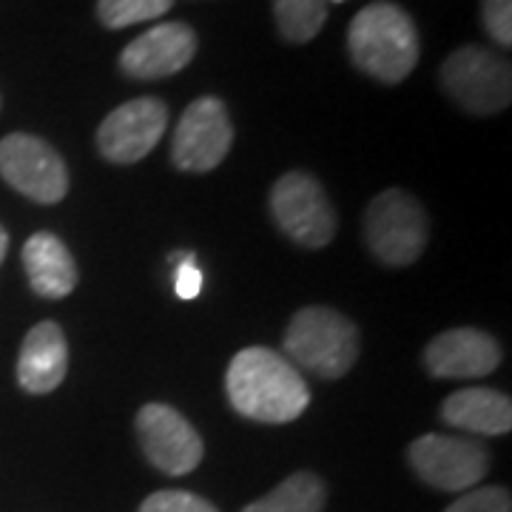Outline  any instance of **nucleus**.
<instances>
[{"label":"nucleus","mask_w":512,"mask_h":512,"mask_svg":"<svg viewBox=\"0 0 512 512\" xmlns=\"http://www.w3.org/2000/svg\"><path fill=\"white\" fill-rule=\"evenodd\" d=\"M274 18L288 43H308L328 20V0H274Z\"/></svg>","instance_id":"nucleus-18"},{"label":"nucleus","mask_w":512,"mask_h":512,"mask_svg":"<svg viewBox=\"0 0 512 512\" xmlns=\"http://www.w3.org/2000/svg\"><path fill=\"white\" fill-rule=\"evenodd\" d=\"M234 126L220 97H200L183 111L171 140V160L180 171L205 174L228 157Z\"/></svg>","instance_id":"nucleus-9"},{"label":"nucleus","mask_w":512,"mask_h":512,"mask_svg":"<svg viewBox=\"0 0 512 512\" xmlns=\"http://www.w3.org/2000/svg\"><path fill=\"white\" fill-rule=\"evenodd\" d=\"M6 251H9V234H6L3 225H0V265H3V259H6Z\"/></svg>","instance_id":"nucleus-24"},{"label":"nucleus","mask_w":512,"mask_h":512,"mask_svg":"<svg viewBox=\"0 0 512 512\" xmlns=\"http://www.w3.org/2000/svg\"><path fill=\"white\" fill-rule=\"evenodd\" d=\"M0 177L40 205H55L69 191L66 163L46 140L32 134H9L0 140Z\"/></svg>","instance_id":"nucleus-8"},{"label":"nucleus","mask_w":512,"mask_h":512,"mask_svg":"<svg viewBox=\"0 0 512 512\" xmlns=\"http://www.w3.org/2000/svg\"><path fill=\"white\" fill-rule=\"evenodd\" d=\"M416 476L444 493H467L490 470V450L476 439L427 433L407 450Z\"/></svg>","instance_id":"nucleus-6"},{"label":"nucleus","mask_w":512,"mask_h":512,"mask_svg":"<svg viewBox=\"0 0 512 512\" xmlns=\"http://www.w3.org/2000/svg\"><path fill=\"white\" fill-rule=\"evenodd\" d=\"M23 268L29 285L43 299H63L77 288V265L63 239L37 231L23 245Z\"/></svg>","instance_id":"nucleus-15"},{"label":"nucleus","mask_w":512,"mask_h":512,"mask_svg":"<svg viewBox=\"0 0 512 512\" xmlns=\"http://www.w3.org/2000/svg\"><path fill=\"white\" fill-rule=\"evenodd\" d=\"M441 83L456 106L476 117L498 114L512 100L510 63L481 46H461L447 57Z\"/></svg>","instance_id":"nucleus-4"},{"label":"nucleus","mask_w":512,"mask_h":512,"mask_svg":"<svg viewBox=\"0 0 512 512\" xmlns=\"http://www.w3.org/2000/svg\"><path fill=\"white\" fill-rule=\"evenodd\" d=\"M285 356L319 379H342L359 359V330L348 316L330 308H305L285 333Z\"/></svg>","instance_id":"nucleus-3"},{"label":"nucleus","mask_w":512,"mask_h":512,"mask_svg":"<svg viewBox=\"0 0 512 512\" xmlns=\"http://www.w3.org/2000/svg\"><path fill=\"white\" fill-rule=\"evenodd\" d=\"M171 265H174V291L180 299H197L202 291V271L197 265V254L191 251H177L171 256Z\"/></svg>","instance_id":"nucleus-23"},{"label":"nucleus","mask_w":512,"mask_h":512,"mask_svg":"<svg viewBox=\"0 0 512 512\" xmlns=\"http://www.w3.org/2000/svg\"><path fill=\"white\" fill-rule=\"evenodd\" d=\"M174 0H97V18L106 29H128L134 23L160 20Z\"/></svg>","instance_id":"nucleus-19"},{"label":"nucleus","mask_w":512,"mask_h":512,"mask_svg":"<svg viewBox=\"0 0 512 512\" xmlns=\"http://www.w3.org/2000/svg\"><path fill=\"white\" fill-rule=\"evenodd\" d=\"M325 481L313 473H293L259 501L242 512H322L325 510Z\"/></svg>","instance_id":"nucleus-17"},{"label":"nucleus","mask_w":512,"mask_h":512,"mask_svg":"<svg viewBox=\"0 0 512 512\" xmlns=\"http://www.w3.org/2000/svg\"><path fill=\"white\" fill-rule=\"evenodd\" d=\"M140 512H220L211 501L185 490H160L148 495Z\"/></svg>","instance_id":"nucleus-20"},{"label":"nucleus","mask_w":512,"mask_h":512,"mask_svg":"<svg viewBox=\"0 0 512 512\" xmlns=\"http://www.w3.org/2000/svg\"><path fill=\"white\" fill-rule=\"evenodd\" d=\"M271 214L276 225L305 248H325L336 234V214L325 188L305 171L279 177L271 191Z\"/></svg>","instance_id":"nucleus-7"},{"label":"nucleus","mask_w":512,"mask_h":512,"mask_svg":"<svg viewBox=\"0 0 512 512\" xmlns=\"http://www.w3.org/2000/svg\"><path fill=\"white\" fill-rule=\"evenodd\" d=\"M168 126V109L157 97H137L114 109L97 128L100 154L117 165L143 160L160 143Z\"/></svg>","instance_id":"nucleus-11"},{"label":"nucleus","mask_w":512,"mask_h":512,"mask_svg":"<svg viewBox=\"0 0 512 512\" xmlns=\"http://www.w3.org/2000/svg\"><path fill=\"white\" fill-rule=\"evenodd\" d=\"M481 20L498 46H512V0H481Z\"/></svg>","instance_id":"nucleus-22"},{"label":"nucleus","mask_w":512,"mask_h":512,"mask_svg":"<svg viewBox=\"0 0 512 512\" xmlns=\"http://www.w3.org/2000/svg\"><path fill=\"white\" fill-rule=\"evenodd\" d=\"M348 49L359 72L393 86L419 63V32L402 6L376 0L350 23Z\"/></svg>","instance_id":"nucleus-2"},{"label":"nucleus","mask_w":512,"mask_h":512,"mask_svg":"<svg viewBox=\"0 0 512 512\" xmlns=\"http://www.w3.org/2000/svg\"><path fill=\"white\" fill-rule=\"evenodd\" d=\"M365 239L384 265H413L427 245L424 208L402 188H387L367 205Z\"/></svg>","instance_id":"nucleus-5"},{"label":"nucleus","mask_w":512,"mask_h":512,"mask_svg":"<svg viewBox=\"0 0 512 512\" xmlns=\"http://www.w3.org/2000/svg\"><path fill=\"white\" fill-rule=\"evenodd\" d=\"M66 367H69V345H66L63 328L52 319L37 322L20 345V387L35 396L52 393L66 379Z\"/></svg>","instance_id":"nucleus-14"},{"label":"nucleus","mask_w":512,"mask_h":512,"mask_svg":"<svg viewBox=\"0 0 512 512\" xmlns=\"http://www.w3.org/2000/svg\"><path fill=\"white\" fill-rule=\"evenodd\" d=\"M441 419L476 436H504L512 427V402L493 387H467L441 404Z\"/></svg>","instance_id":"nucleus-16"},{"label":"nucleus","mask_w":512,"mask_h":512,"mask_svg":"<svg viewBox=\"0 0 512 512\" xmlns=\"http://www.w3.org/2000/svg\"><path fill=\"white\" fill-rule=\"evenodd\" d=\"M444 512H512L510 490L504 487H476L450 504Z\"/></svg>","instance_id":"nucleus-21"},{"label":"nucleus","mask_w":512,"mask_h":512,"mask_svg":"<svg viewBox=\"0 0 512 512\" xmlns=\"http://www.w3.org/2000/svg\"><path fill=\"white\" fill-rule=\"evenodd\" d=\"M424 365L436 379H481L501 365V348L484 330L456 328L427 345Z\"/></svg>","instance_id":"nucleus-13"},{"label":"nucleus","mask_w":512,"mask_h":512,"mask_svg":"<svg viewBox=\"0 0 512 512\" xmlns=\"http://www.w3.org/2000/svg\"><path fill=\"white\" fill-rule=\"evenodd\" d=\"M197 55V32L188 23H160L131 40L123 55L120 69L134 80H160L183 72Z\"/></svg>","instance_id":"nucleus-12"},{"label":"nucleus","mask_w":512,"mask_h":512,"mask_svg":"<svg viewBox=\"0 0 512 512\" xmlns=\"http://www.w3.org/2000/svg\"><path fill=\"white\" fill-rule=\"evenodd\" d=\"M225 390L239 416L265 424H288L311 404L302 373L268 348L239 350L225 373Z\"/></svg>","instance_id":"nucleus-1"},{"label":"nucleus","mask_w":512,"mask_h":512,"mask_svg":"<svg viewBox=\"0 0 512 512\" xmlns=\"http://www.w3.org/2000/svg\"><path fill=\"white\" fill-rule=\"evenodd\" d=\"M137 436L148 461L165 476H188L202 461V439L183 413L168 404H146L137 413Z\"/></svg>","instance_id":"nucleus-10"}]
</instances>
